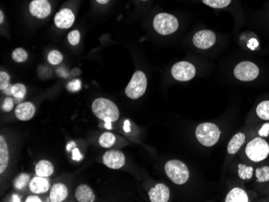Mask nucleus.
Masks as SVG:
<instances>
[{"label": "nucleus", "mask_w": 269, "mask_h": 202, "mask_svg": "<svg viewBox=\"0 0 269 202\" xmlns=\"http://www.w3.org/2000/svg\"><path fill=\"white\" fill-rule=\"evenodd\" d=\"M92 111L98 119L105 122H116L120 117V111L113 102L107 98H97L92 104Z\"/></svg>", "instance_id": "obj_1"}, {"label": "nucleus", "mask_w": 269, "mask_h": 202, "mask_svg": "<svg viewBox=\"0 0 269 202\" xmlns=\"http://www.w3.org/2000/svg\"><path fill=\"white\" fill-rule=\"evenodd\" d=\"M221 132L215 124L203 123L198 126L195 135L199 143L205 147H212L218 143Z\"/></svg>", "instance_id": "obj_2"}, {"label": "nucleus", "mask_w": 269, "mask_h": 202, "mask_svg": "<svg viewBox=\"0 0 269 202\" xmlns=\"http://www.w3.org/2000/svg\"><path fill=\"white\" fill-rule=\"evenodd\" d=\"M245 153L253 162L263 161L269 155V144L262 137L253 138L247 144Z\"/></svg>", "instance_id": "obj_3"}, {"label": "nucleus", "mask_w": 269, "mask_h": 202, "mask_svg": "<svg viewBox=\"0 0 269 202\" xmlns=\"http://www.w3.org/2000/svg\"><path fill=\"white\" fill-rule=\"evenodd\" d=\"M165 173L173 183L184 185L188 181L190 171L183 162L178 160H169L165 167Z\"/></svg>", "instance_id": "obj_4"}, {"label": "nucleus", "mask_w": 269, "mask_h": 202, "mask_svg": "<svg viewBox=\"0 0 269 202\" xmlns=\"http://www.w3.org/2000/svg\"><path fill=\"white\" fill-rule=\"evenodd\" d=\"M178 19L169 13H159L154 18V29L163 36L174 33L178 29Z\"/></svg>", "instance_id": "obj_5"}, {"label": "nucleus", "mask_w": 269, "mask_h": 202, "mask_svg": "<svg viewBox=\"0 0 269 202\" xmlns=\"http://www.w3.org/2000/svg\"><path fill=\"white\" fill-rule=\"evenodd\" d=\"M147 77L142 71H136L125 89V94L132 99L140 98L147 89Z\"/></svg>", "instance_id": "obj_6"}, {"label": "nucleus", "mask_w": 269, "mask_h": 202, "mask_svg": "<svg viewBox=\"0 0 269 202\" xmlns=\"http://www.w3.org/2000/svg\"><path fill=\"white\" fill-rule=\"evenodd\" d=\"M260 74L258 66L252 62H242L235 66L234 69L235 77L242 81H251L257 79Z\"/></svg>", "instance_id": "obj_7"}, {"label": "nucleus", "mask_w": 269, "mask_h": 202, "mask_svg": "<svg viewBox=\"0 0 269 202\" xmlns=\"http://www.w3.org/2000/svg\"><path fill=\"white\" fill-rule=\"evenodd\" d=\"M173 78L180 81H188L195 77L196 68L188 62H180L173 66L171 69Z\"/></svg>", "instance_id": "obj_8"}, {"label": "nucleus", "mask_w": 269, "mask_h": 202, "mask_svg": "<svg viewBox=\"0 0 269 202\" xmlns=\"http://www.w3.org/2000/svg\"><path fill=\"white\" fill-rule=\"evenodd\" d=\"M216 42L214 32L210 30H202L195 33L193 37V43L197 48L200 49H208L211 48Z\"/></svg>", "instance_id": "obj_9"}, {"label": "nucleus", "mask_w": 269, "mask_h": 202, "mask_svg": "<svg viewBox=\"0 0 269 202\" xmlns=\"http://www.w3.org/2000/svg\"><path fill=\"white\" fill-rule=\"evenodd\" d=\"M125 155L119 150H110L103 155V161L111 169H120L125 164Z\"/></svg>", "instance_id": "obj_10"}, {"label": "nucleus", "mask_w": 269, "mask_h": 202, "mask_svg": "<svg viewBox=\"0 0 269 202\" xmlns=\"http://www.w3.org/2000/svg\"><path fill=\"white\" fill-rule=\"evenodd\" d=\"M31 15L38 19H45L51 13V5L48 0H33L29 4Z\"/></svg>", "instance_id": "obj_11"}, {"label": "nucleus", "mask_w": 269, "mask_h": 202, "mask_svg": "<svg viewBox=\"0 0 269 202\" xmlns=\"http://www.w3.org/2000/svg\"><path fill=\"white\" fill-rule=\"evenodd\" d=\"M74 14L70 9L64 8L57 13L54 17V23L58 28L67 29L72 27L74 23Z\"/></svg>", "instance_id": "obj_12"}, {"label": "nucleus", "mask_w": 269, "mask_h": 202, "mask_svg": "<svg viewBox=\"0 0 269 202\" xmlns=\"http://www.w3.org/2000/svg\"><path fill=\"white\" fill-rule=\"evenodd\" d=\"M148 196L150 202H169L170 192L166 185L164 184H157L155 187L151 189L148 193Z\"/></svg>", "instance_id": "obj_13"}, {"label": "nucleus", "mask_w": 269, "mask_h": 202, "mask_svg": "<svg viewBox=\"0 0 269 202\" xmlns=\"http://www.w3.org/2000/svg\"><path fill=\"white\" fill-rule=\"evenodd\" d=\"M15 116L21 121H28L32 119L36 113V108L31 102L19 103L15 108Z\"/></svg>", "instance_id": "obj_14"}, {"label": "nucleus", "mask_w": 269, "mask_h": 202, "mask_svg": "<svg viewBox=\"0 0 269 202\" xmlns=\"http://www.w3.org/2000/svg\"><path fill=\"white\" fill-rule=\"evenodd\" d=\"M29 187L33 194H45L46 192L49 191L50 184L46 177L37 176L30 181Z\"/></svg>", "instance_id": "obj_15"}, {"label": "nucleus", "mask_w": 269, "mask_h": 202, "mask_svg": "<svg viewBox=\"0 0 269 202\" xmlns=\"http://www.w3.org/2000/svg\"><path fill=\"white\" fill-rule=\"evenodd\" d=\"M68 196V189L63 184H56L50 190V202H62Z\"/></svg>", "instance_id": "obj_16"}, {"label": "nucleus", "mask_w": 269, "mask_h": 202, "mask_svg": "<svg viewBox=\"0 0 269 202\" xmlns=\"http://www.w3.org/2000/svg\"><path fill=\"white\" fill-rule=\"evenodd\" d=\"M75 197L79 202H93L95 200L94 192L86 185H81L77 188Z\"/></svg>", "instance_id": "obj_17"}, {"label": "nucleus", "mask_w": 269, "mask_h": 202, "mask_svg": "<svg viewBox=\"0 0 269 202\" xmlns=\"http://www.w3.org/2000/svg\"><path fill=\"white\" fill-rule=\"evenodd\" d=\"M245 140L246 136L244 133L239 132V133L235 134L228 143L227 152L230 155L237 153V151H239V149L241 148L242 146L245 143Z\"/></svg>", "instance_id": "obj_18"}, {"label": "nucleus", "mask_w": 269, "mask_h": 202, "mask_svg": "<svg viewBox=\"0 0 269 202\" xmlns=\"http://www.w3.org/2000/svg\"><path fill=\"white\" fill-rule=\"evenodd\" d=\"M226 202H248L249 197L245 190L241 188H234L229 192L226 199Z\"/></svg>", "instance_id": "obj_19"}, {"label": "nucleus", "mask_w": 269, "mask_h": 202, "mask_svg": "<svg viewBox=\"0 0 269 202\" xmlns=\"http://www.w3.org/2000/svg\"><path fill=\"white\" fill-rule=\"evenodd\" d=\"M0 173L2 174L6 170L9 161L8 147L4 138L0 136Z\"/></svg>", "instance_id": "obj_20"}, {"label": "nucleus", "mask_w": 269, "mask_h": 202, "mask_svg": "<svg viewBox=\"0 0 269 202\" xmlns=\"http://www.w3.org/2000/svg\"><path fill=\"white\" fill-rule=\"evenodd\" d=\"M54 172V168L53 164L48 160H41L38 162V164L36 166V173L39 177H50Z\"/></svg>", "instance_id": "obj_21"}, {"label": "nucleus", "mask_w": 269, "mask_h": 202, "mask_svg": "<svg viewBox=\"0 0 269 202\" xmlns=\"http://www.w3.org/2000/svg\"><path fill=\"white\" fill-rule=\"evenodd\" d=\"M254 174V168L252 166H248L246 164H239L238 165V175L239 178L244 181L251 180Z\"/></svg>", "instance_id": "obj_22"}, {"label": "nucleus", "mask_w": 269, "mask_h": 202, "mask_svg": "<svg viewBox=\"0 0 269 202\" xmlns=\"http://www.w3.org/2000/svg\"><path fill=\"white\" fill-rule=\"evenodd\" d=\"M116 140L115 135L110 132H105L99 138V144L103 147L109 148L116 143Z\"/></svg>", "instance_id": "obj_23"}, {"label": "nucleus", "mask_w": 269, "mask_h": 202, "mask_svg": "<svg viewBox=\"0 0 269 202\" xmlns=\"http://www.w3.org/2000/svg\"><path fill=\"white\" fill-rule=\"evenodd\" d=\"M257 115L260 119L269 121V101H263L258 104Z\"/></svg>", "instance_id": "obj_24"}, {"label": "nucleus", "mask_w": 269, "mask_h": 202, "mask_svg": "<svg viewBox=\"0 0 269 202\" xmlns=\"http://www.w3.org/2000/svg\"><path fill=\"white\" fill-rule=\"evenodd\" d=\"M255 176L259 183H265L269 181V166L257 168L255 171Z\"/></svg>", "instance_id": "obj_25"}, {"label": "nucleus", "mask_w": 269, "mask_h": 202, "mask_svg": "<svg viewBox=\"0 0 269 202\" xmlns=\"http://www.w3.org/2000/svg\"><path fill=\"white\" fill-rule=\"evenodd\" d=\"M25 85L21 83L15 84L11 86V95L15 97L16 102L20 101L24 98L26 95Z\"/></svg>", "instance_id": "obj_26"}, {"label": "nucleus", "mask_w": 269, "mask_h": 202, "mask_svg": "<svg viewBox=\"0 0 269 202\" xmlns=\"http://www.w3.org/2000/svg\"><path fill=\"white\" fill-rule=\"evenodd\" d=\"M203 3L213 8H224L231 2V0H202Z\"/></svg>", "instance_id": "obj_27"}, {"label": "nucleus", "mask_w": 269, "mask_h": 202, "mask_svg": "<svg viewBox=\"0 0 269 202\" xmlns=\"http://www.w3.org/2000/svg\"><path fill=\"white\" fill-rule=\"evenodd\" d=\"M12 59L15 61V62L18 63H22L24 62L28 59V54L24 49H21V48H18V49H15L13 51Z\"/></svg>", "instance_id": "obj_28"}, {"label": "nucleus", "mask_w": 269, "mask_h": 202, "mask_svg": "<svg viewBox=\"0 0 269 202\" xmlns=\"http://www.w3.org/2000/svg\"><path fill=\"white\" fill-rule=\"evenodd\" d=\"M62 60H63V56L62 55L60 52L57 51V50H53L48 55V62L53 66L60 64Z\"/></svg>", "instance_id": "obj_29"}, {"label": "nucleus", "mask_w": 269, "mask_h": 202, "mask_svg": "<svg viewBox=\"0 0 269 202\" xmlns=\"http://www.w3.org/2000/svg\"><path fill=\"white\" fill-rule=\"evenodd\" d=\"M29 180H30V177L28 174L21 173L17 178L15 179V183H14L15 189L22 190L23 188L25 187L27 184L28 183Z\"/></svg>", "instance_id": "obj_30"}, {"label": "nucleus", "mask_w": 269, "mask_h": 202, "mask_svg": "<svg viewBox=\"0 0 269 202\" xmlns=\"http://www.w3.org/2000/svg\"><path fill=\"white\" fill-rule=\"evenodd\" d=\"M80 38H81V34H80V32L77 30H73V31L68 33V43L71 45H73V46L78 45V43L80 42Z\"/></svg>", "instance_id": "obj_31"}, {"label": "nucleus", "mask_w": 269, "mask_h": 202, "mask_svg": "<svg viewBox=\"0 0 269 202\" xmlns=\"http://www.w3.org/2000/svg\"><path fill=\"white\" fill-rule=\"evenodd\" d=\"M9 82H10V76L8 73L1 71L0 72V89L4 90L8 86Z\"/></svg>", "instance_id": "obj_32"}, {"label": "nucleus", "mask_w": 269, "mask_h": 202, "mask_svg": "<svg viewBox=\"0 0 269 202\" xmlns=\"http://www.w3.org/2000/svg\"><path fill=\"white\" fill-rule=\"evenodd\" d=\"M67 89H68L69 91H78V90H80V89H81V81L78 80V79H76V80L70 81V82L68 84V85H67Z\"/></svg>", "instance_id": "obj_33"}, {"label": "nucleus", "mask_w": 269, "mask_h": 202, "mask_svg": "<svg viewBox=\"0 0 269 202\" xmlns=\"http://www.w3.org/2000/svg\"><path fill=\"white\" fill-rule=\"evenodd\" d=\"M13 107H14V101L12 98H6L2 104V110L6 112H9L12 110Z\"/></svg>", "instance_id": "obj_34"}, {"label": "nucleus", "mask_w": 269, "mask_h": 202, "mask_svg": "<svg viewBox=\"0 0 269 202\" xmlns=\"http://www.w3.org/2000/svg\"><path fill=\"white\" fill-rule=\"evenodd\" d=\"M259 135L262 137V138H265L269 135V123H266L261 127V129L259 130Z\"/></svg>", "instance_id": "obj_35"}, {"label": "nucleus", "mask_w": 269, "mask_h": 202, "mask_svg": "<svg viewBox=\"0 0 269 202\" xmlns=\"http://www.w3.org/2000/svg\"><path fill=\"white\" fill-rule=\"evenodd\" d=\"M72 159L73 160H77V161H80V160L83 159V155L80 153L79 149H77V147H74L72 151Z\"/></svg>", "instance_id": "obj_36"}, {"label": "nucleus", "mask_w": 269, "mask_h": 202, "mask_svg": "<svg viewBox=\"0 0 269 202\" xmlns=\"http://www.w3.org/2000/svg\"><path fill=\"white\" fill-rule=\"evenodd\" d=\"M26 202H41V198L37 196H29L25 200Z\"/></svg>", "instance_id": "obj_37"}, {"label": "nucleus", "mask_w": 269, "mask_h": 202, "mask_svg": "<svg viewBox=\"0 0 269 202\" xmlns=\"http://www.w3.org/2000/svg\"><path fill=\"white\" fill-rule=\"evenodd\" d=\"M257 45H258V42H257L255 39H252L250 42H249V44H248V47L251 48L252 49H255V48H256V46H257Z\"/></svg>", "instance_id": "obj_38"}, {"label": "nucleus", "mask_w": 269, "mask_h": 202, "mask_svg": "<svg viewBox=\"0 0 269 202\" xmlns=\"http://www.w3.org/2000/svg\"><path fill=\"white\" fill-rule=\"evenodd\" d=\"M74 147H76V144H75L74 142H70V143H68V145H67V151H69L72 149L74 148Z\"/></svg>", "instance_id": "obj_39"}, {"label": "nucleus", "mask_w": 269, "mask_h": 202, "mask_svg": "<svg viewBox=\"0 0 269 202\" xmlns=\"http://www.w3.org/2000/svg\"><path fill=\"white\" fill-rule=\"evenodd\" d=\"M112 122H105L104 128H107V130H111L112 128Z\"/></svg>", "instance_id": "obj_40"}, {"label": "nucleus", "mask_w": 269, "mask_h": 202, "mask_svg": "<svg viewBox=\"0 0 269 202\" xmlns=\"http://www.w3.org/2000/svg\"><path fill=\"white\" fill-rule=\"evenodd\" d=\"M129 125H130V124H129V121H126L125 122V124H124V131L125 132H130V128H129Z\"/></svg>", "instance_id": "obj_41"}, {"label": "nucleus", "mask_w": 269, "mask_h": 202, "mask_svg": "<svg viewBox=\"0 0 269 202\" xmlns=\"http://www.w3.org/2000/svg\"><path fill=\"white\" fill-rule=\"evenodd\" d=\"M11 86H12V85H9L8 86L4 89L5 93H6V94H8V95H11Z\"/></svg>", "instance_id": "obj_42"}, {"label": "nucleus", "mask_w": 269, "mask_h": 202, "mask_svg": "<svg viewBox=\"0 0 269 202\" xmlns=\"http://www.w3.org/2000/svg\"><path fill=\"white\" fill-rule=\"evenodd\" d=\"M11 202H20V198L17 196V195H13L12 199H11Z\"/></svg>", "instance_id": "obj_43"}, {"label": "nucleus", "mask_w": 269, "mask_h": 202, "mask_svg": "<svg viewBox=\"0 0 269 202\" xmlns=\"http://www.w3.org/2000/svg\"><path fill=\"white\" fill-rule=\"evenodd\" d=\"M96 2L100 4H107V2H109L110 0H95Z\"/></svg>", "instance_id": "obj_44"}, {"label": "nucleus", "mask_w": 269, "mask_h": 202, "mask_svg": "<svg viewBox=\"0 0 269 202\" xmlns=\"http://www.w3.org/2000/svg\"><path fill=\"white\" fill-rule=\"evenodd\" d=\"M3 20H4V15H3V12L1 11H0V24H2Z\"/></svg>", "instance_id": "obj_45"}, {"label": "nucleus", "mask_w": 269, "mask_h": 202, "mask_svg": "<svg viewBox=\"0 0 269 202\" xmlns=\"http://www.w3.org/2000/svg\"><path fill=\"white\" fill-rule=\"evenodd\" d=\"M142 1H147V0H142Z\"/></svg>", "instance_id": "obj_46"}]
</instances>
